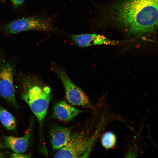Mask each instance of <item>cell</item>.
<instances>
[{
	"label": "cell",
	"instance_id": "6da1fadb",
	"mask_svg": "<svg viewBox=\"0 0 158 158\" xmlns=\"http://www.w3.org/2000/svg\"><path fill=\"white\" fill-rule=\"evenodd\" d=\"M109 16L114 27L127 36L148 34L158 28V0H115Z\"/></svg>",
	"mask_w": 158,
	"mask_h": 158
},
{
	"label": "cell",
	"instance_id": "7a4b0ae2",
	"mask_svg": "<svg viewBox=\"0 0 158 158\" xmlns=\"http://www.w3.org/2000/svg\"><path fill=\"white\" fill-rule=\"evenodd\" d=\"M21 78L23 99L38 121L41 122L46 116L51 98V89L48 86L42 87L33 84L28 78Z\"/></svg>",
	"mask_w": 158,
	"mask_h": 158
},
{
	"label": "cell",
	"instance_id": "3957f363",
	"mask_svg": "<svg viewBox=\"0 0 158 158\" xmlns=\"http://www.w3.org/2000/svg\"><path fill=\"white\" fill-rule=\"evenodd\" d=\"M94 139L88 137L84 132H75L71 135L66 145L54 155V158L87 157L90 151Z\"/></svg>",
	"mask_w": 158,
	"mask_h": 158
},
{
	"label": "cell",
	"instance_id": "277c9868",
	"mask_svg": "<svg viewBox=\"0 0 158 158\" xmlns=\"http://www.w3.org/2000/svg\"><path fill=\"white\" fill-rule=\"evenodd\" d=\"M31 30L54 31V28L50 19L38 16L19 18L6 23L1 28V31L7 35Z\"/></svg>",
	"mask_w": 158,
	"mask_h": 158
},
{
	"label": "cell",
	"instance_id": "5b68a950",
	"mask_svg": "<svg viewBox=\"0 0 158 158\" xmlns=\"http://www.w3.org/2000/svg\"><path fill=\"white\" fill-rule=\"evenodd\" d=\"M14 74V67L11 63L4 60L0 62V95L8 102L16 107Z\"/></svg>",
	"mask_w": 158,
	"mask_h": 158
},
{
	"label": "cell",
	"instance_id": "8992f818",
	"mask_svg": "<svg viewBox=\"0 0 158 158\" xmlns=\"http://www.w3.org/2000/svg\"><path fill=\"white\" fill-rule=\"evenodd\" d=\"M55 71L64 88L66 98L71 104L86 107H92L90 100L82 89L75 85L63 70L58 68Z\"/></svg>",
	"mask_w": 158,
	"mask_h": 158
},
{
	"label": "cell",
	"instance_id": "52a82bcc",
	"mask_svg": "<svg viewBox=\"0 0 158 158\" xmlns=\"http://www.w3.org/2000/svg\"><path fill=\"white\" fill-rule=\"evenodd\" d=\"M70 37L76 44L82 47L99 45H116L121 43L120 41L112 40L95 33L73 35Z\"/></svg>",
	"mask_w": 158,
	"mask_h": 158
},
{
	"label": "cell",
	"instance_id": "ba28073f",
	"mask_svg": "<svg viewBox=\"0 0 158 158\" xmlns=\"http://www.w3.org/2000/svg\"><path fill=\"white\" fill-rule=\"evenodd\" d=\"M23 136L16 137L12 135L4 136L3 138L5 146L14 152L23 153L27 149L32 135L31 127Z\"/></svg>",
	"mask_w": 158,
	"mask_h": 158
},
{
	"label": "cell",
	"instance_id": "9c48e42d",
	"mask_svg": "<svg viewBox=\"0 0 158 158\" xmlns=\"http://www.w3.org/2000/svg\"><path fill=\"white\" fill-rule=\"evenodd\" d=\"M71 128L57 126L53 128L50 133L52 149L59 150L66 145L71 135Z\"/></svg>",
	"mask_w": 158,
	"mask_h": 158
},
{
	"label": "cell",
	"instance_id": "30bf717a",
	"mask_svg": "<svg viewBox=\"0 0 158 158\" xmlns=\"http://www.w3.org/2000/svg\"><path fill=\"white\" fill-rule=\"evenodd\" d=\"M81 112V110L61 101L54 106L53 116L54 118L61 121H68L72 120Z\"/></svg>",
	"mask_w": 158,
	"mask_h": 158
},
{
	"label": "cell",
	"instance_id": "8fae6325",
	"mask_svg": "<svg viewBox=\"0 0 158 158\" xmlns=\"http://www.w3.org/2000/svg\"><path fill=\"white\" fill-rule=\"evenodd\" d=\"M0 121L8 130H14L16 123V118L9 111L0 105Z\"/></svg>",
	"mask_w": 158,
	"mask_h": 158
},
{
	"label": "cell",
	"instance_id": "7c38bea8",
	"mask_svg": "<svg viewBox=\"0 0 158 158\" xmlns=\"http://www.w3.org/2000/svg\"><path fill=\"white\" fill-rule=\"evenodd\" d=\"M116 141V138L115 135L110 131L105 132L101 139L102 144L106 149H110L114 147Z\"/></svg>",
	"mask_w": 158,
	"mask_h": 158
},
{
	"label": "cell",
	"instance_id": "4fadbf2b",
	"mask_svg": "<svg viewBox=\"0 0 158 158\" xmlns=\"http://www.w3.org/2000/svg\"><path fill=\"white\" fill-rule=\"evenodd\" d=\"M10 157L14 158H29L30 157V156L28 155L23 154L22 153L14 152L11 154Z\"/></svg>",
	"mask_w": 158,
	"mask_h": 158
},
{
	"label": "cell",
	"instance_id": "5bb4252c",
	"mask_svg": "<svg viewBox=\"0 0 158 158\" xmlns=\"http://www.w3.org/2000/svg\"><path fill=\"white\" fill-rule=\"evenodd\" d=\"M13 6L15 8L21 6L23 3L24 0H11Z\"/></svg>",
	"mask_w": 158,
	"mask_h": 158
},
{
	"label": "cell",
	"instance_id": "9a60e30c",
	"mask_svg": "<svg viewBox=\"0 0 158 158\" xmlns=\"http://www.w3.org/2000/svg\"><path fill=\"white\" fill-rule=\"evenodd\" d=\"M6 156L5 154L2 152H0V158L6 157Z\"/></svg>",
	"mask_w": 158,
	"mask_h": 158
},
{
	"label": "cell",
	"instance_id": "2e32d148",
	"mask_svg": "<svg viewBox=\"0 0 158 158\" xmlns=\"http://www.w3.org/2000/svg\"><path fill=\"white\" fill-rule=\"evenodd\" d=\"M2 145L0 143V148H2Z\"/></svg>",
	"mask_w": 158,
	"mask_h": 158
}]
</instances>
